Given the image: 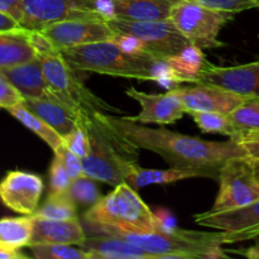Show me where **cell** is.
Instances as JSON below:
<instances>
[{"mask_svg":"<svg viewBox=\"0 0 259 259\" xmlns=\"http://www.w3.org/2000/svg\"><path fill=\"white\" fill-rule=\"evenodd\" d=\"M233 253L235 254H240V255H244V257L249 258V259H259V242L253 247L248 248L245 250H232Z\"/></svg>","mask_w":259,"mask_h":259,"instance_id":"obj_42","label":"cell"},{"mask_svg":"<svg viewBox=\"0 0 259 259\" xmlns=\"http://www.w3.org/2000/svg\"><path fill=\"white\" fill-rule=\"evenodd\" d=\"M35 219L68 220L77 218V206L68 191H51L47 200L32 214Z\"/></svg>","mask_w":259,"mask_h":259,"instance_id":"obj_26","label":"cell"},{"mask_svg":"<svg viewBox=\"0 0 259 259\" xmlns=\"http://www.w3.org/2000/svg\"><path fill=\"white\" fill-rule=\"evenodd\" d=\"M63 146L80 158L88 156L90 152V139L82 121L80 120L77 128L63 138Z\"/></svg>","mask_w":259,"mask_h":259,"instance_id":"obj_33","label":"cell"},{"mask_svg":"<svg viewBox=\"0 0 259 259\" xmlns=\"http://www.w3.org/2000/svg\"><path fill=\"white\" fill-rule=\"evenodd\" d=\"M90 139V152L82 158L85 176L118 186L126 182L129 172L138 164V151L106 120L105 113L81 116Z\"/></svg>","mask_w":259,"mask_h":259,"instance_id":"obj_2","label":"cell"},{"mask_svg":"<svg viewBox=\"0 0 259 259\" xmlns=\"http://www.w3.org/2000/svg\"><path fill=\"white\" fill-rule=\"evenodd\" d=\"M60 50L113 39L116 34L106 17H88L55 23L38 30Z\"/></svg>","mask_w":259,"mask_h":259,"instance_id":"obj_11","label":"cell"},{"mask_svg":"<svg viewBox=\"0 0 259 259\" xmlns=\"http://www.w3.org/2000/svg\"><path fill=\"white\" fill-rule=\"evenodd\" d=\"M28 257L23 254L20 250L9 249L3 245H0V259H27Z\"/></svg>","mask_w":259,"mask_h":259,"instance_id":"obj_41","label":"cell"},{"mask_svg":"<svg viewBox=\"0 0 259 259\" xmlns=\"http://www.w3.org/2000/svg\"><path fill=\"white\" fill-rule=\"evenodd\" d=\"M218 181L219 192L209 211L238 209L259 200V164L247 157L225 162Z\"/></svg>","mask_w":259,"mask_h":259,"instance_id":"obj_8","label":"cell"},{"mask_svg":"<svg viewBox=\"0 0 259 259\" xmlns=\"http://www.w3.org/2000/svg\"><path fill=\"white\" fill-rule=\"evenodd\" d=\"M94 181L95 180L88 176H82L72 180L68 192H70L72 199L76 201V204L93 206L94 204H96L101 199L98 186H96Z\"/></svg>","mask_w":259,"mask_h":259,"instance_id":"obj_31","label":"cell"},{"mask_svg":"<svg viewBox=\"0 0 259 259\" xmlns=\"http://www.w3.org/2000/svg\"><path fill=\"white\" fill-rule=\"evenodd\" d=\"M86 234L77 218L68 220L35 219L30 244L81 245Z\"/></svg>","mask_w":259,"mask_h":259,"instance_id":"obj_18","label":"cell"},{"mask_svg":"<svg viewBox=\"0 0 259 259\" xmlns=\"http://www.w3.org/2000/svg\"><path fill=\"white\" fill-rule=\"evenodd\" d=\"M34 229V218L24 215L22 218L0 219V245L9 249L20 250L29 247Z\"/></svg>","mask_w":259,"mask_h":259,"instance_id":"obj_23","label":"cell"},{"mask_svg":"<svg viewBox=\"0 0 259 259\" xmlns=\"http://www.w3.org/2000/svg\"><path fill=\"white\" fill-rule=\"evenodd\" d=\"M30 43L37 52L46 81L55 99L62 101L80 116L95 113L120 114V109L99 98L77 75L78 70L68 63L61 50L38 30H29Z\"/></svg>","mask_w":259,"mask_h":259,"instance_id":"obj_3","label":"cell"},{"mask_svg":"<svg viewBox=\"0 0 259 259\" xmlns=\"http://www.w3.org/2000/svg\"><path fill=\"white\" fill-rule=\"evenodd\" d=\"M83 218L94 229L110 228L124 233L148 234L168 228L126 182L114 187L110 194L90 206Z\"/></svg>","mask_w":259,"mask_h":259,"instance_id":"obj_6","label":"cell"},{"mask_svg":"<svg viewBox=\"0 0 259 259\" xmlns=\"http://www.w3.org/2000/svg\"><path fill=\"white\" fill-rule=\"evenodd\" d=\"M206 61L201 48L190 45L177 55L167 57L164 62L184 78L185 83H194L195 77Z\"/></svg>","mask_w":259,"mask_h":259,"instance_id":"obj_27","label":"cell"},{"mask_svg":"<svg viewBox=\"0 0 259 259\" xmlns=\"http://www.w3.org/2000/svg\"><path fill=\"white\" fill-rule=\"evenodd\" d=\"M23 29L24 28L14 18L4 14V13H0V32H18V30Z\"/></svg>","mask_w":259,"mask_h":259,"instance_id":"obj_40","label":"cell"},{"mask_svg":"<svg viewBox=\"0 0 259 259\" xmlns=\"http://www.w3.org/2000/svg\"><path fill=\"white\" fill-rule=\"evenodd\" d=\"M233 126L239 132L259 128V98H249L228 114Z\"/></svg>","mask_w":259,"mask_h":259,"instance_id":"obj_30","label":"cell"},{"mask_svg":"<svg viewBox=\"0 0 259 259\" xmlns=\"http://www.w3.org/2000/svg\"><path fill=\"white\" fill-rule=\"evenodd\" d=\"M201 227L224 230L229 237V244L259 237V200L245 206L225 211H205L194 217Z\"/></svg>","mask_w":259,"mask_h":259,"instance_id":"obj_12","label":"cell"},{"mask_svg":"<svg viewBox=\"0 0 259 259\" xmlns=\"http://www.w3.org/2000/svg\"><path fill=\"white\" fill-rule=\"evenodd\" d=\"M0 13L14 18L22 25L24 18V7L22 0H0Z\"/></svg>","mask_w":259,"mask_h":259,"instance_id":"obj_39","label":"cell"},{"mask_svg":"<svg viewBox=\"0 0 259 259\" xmlns=\"http://www.w3.org/2000/svg\"><path fill=\"white\" fill-rule=\"evenodd\" d=\"M174 89L179 94L186 109V114L189 111H215L230 114L240 104L249 99L219 86L205 83H190L186 86L181 83Z\"/></svg>","mask_w":259,"mask_h":259,"instance_id":"obj_16","label":"cell"},{"mask_svg":"<svg viewBox=\"0 0 259 259\" xmlns=\"http://www.w3.org/2000/svg\"><path fill=\"white\" fill-rule=\"evenodd\" d=\"M29 249L37 259H96L93 253L80 245L32 244Z\"/></svg>","mask_w":259,"mask_h":259,"instance_id":"obj_28","label":"cell"},{"mask_svg":"<svg viewBox=\"0 0 259 259\" xmlns=\"http://www.w3.org/2000/svg\"><path fill=\"white\" fill-rule=\"evenodd\" d=\"M50 189L51 191H68L70 185L72 182L70 174H68L66 164L63 162L60 153L55 152V157L50 166Z\"/></svg>","mask_w":259,"mask_h":259,"instance_id":"obj_32","label":"cell"},{"mask_svg":"<svg viewBox=\"0 0 259 259\" xmlns=\"http://www.w3.org/2000/svg\"><path fill=\"white\" fill-rule=\"evenodd\" d=\"M10 115L14 116L19 123H22L25 128L29 129L30 132L39 137L45 143L50 146L53 152L58 151L63 146V138L52 128L48 125L45 120L35 115L34 113L29 110L24 104H19L13 108L7 109Z\"/></svg>","mask_w":259,"mask_h":259,"instance_id":"obj_25","label":"cell"},{"mask_svg":"<svg viewBox=\"0 0 259 259\" xmlns=\"http://www.w3.org/2000/svg\"><path fill=\"white\" fill-rule=\"evenodd\" d=\"M104 235L121 238L144 250L156 254L159 259H217L229 258L223 245L229 244V237L224 230H201L166 228L162 232L139 234L124 233L110 228H96Z\"/></svg>","mask_w":259,"mask_h":259,"instance_id":"obj_4","label":"cell"},{"mask_svg":"<svg viewBox=\"0 0 259 259\" xmlns=\"http://www.w3.org/2000/svg\"><path fill=\"white\" fill-rule=\"evenodd\" d=\"M105 116L109 124L134 147L157 153L171 167L192 172L196 177L218 181L225 162L245 157L244 151L232 138L225 142L204 141L166 128H149L126 116L118 118L111 114Z\"/></svg>","mask_w":259,"mask_h":259,"instance_id":"obj_1","label":"cell"},{"mask_svg":"<svg viewBox=\"0 0 259 259\" xmlns=\"http://www.w3.org/2000/svg\"><path fill=\"white\" fill-rule=\"evenodd\" d=\"M56 152L60 153L61 157H62L63 162H65L66 164V168H67L71 179L75 180V179H78V177L85 176V172H83V166H82V158H80V157L76 156L75 153L68 151L65 146H62L58 151ZM53 153H55V152H53Z\"/></svg>","mask_w":259,"mask_h":259,"instance_id":"obj_38","label":"cell"},{"mask_svg":"<svg viewBox=\"0 0 259 259\" xmlns=\"http://www.w3.org/2000/svg\"><path fill=\"white\" fill-rule=\"evenodd\" d=\"M37 58L30 43L29 30L0 32V70L22 65Z\"/></svg>","mask_w":259,"mask_h":259,"instance_id":"obj_22","label":"cell"},{"mask_svg":"<svg viewBox=\"0 0 259 259\" xmlns=\"http://www.w3.org/2000/svg\"><path fill=\"white\" fill-rule=\"evenodd\" d=\"M113 42H115L124 52L131 53V55H149L148 50H147L146 45L142 42L139 38L134 37L132 34H126V33H116L113 37ZM154 58V57H153Z\"/></svg>","mask_w":259,"mask_h":259,"instance_id":"obj_37","label":"cell"},{"mask_svg":"<svg viewBox=\"0 0 259 259\" xmlns=\"http://www.w3.org/2000/svg\"><path fill=\"white\" fill-rule=\"evenodd\" d=\"M0 75L8 78L22 93L24 99L53 98L38 57L22 65L3 68Z\"/></svg>","mask_w":259,"mask_h":259,"instance_id":"obj_19","label":"cell"},{"mask_svg":"<svg viewBox=\"0 0 259 259\" xmlns=\"http://www.w3.org/2000/svg\"><path fill=\"white\" fill-rule=\"evenodd\" d=\"M61 52L76 70L129 80L158 82L163 67V61L124 52L111 39L65 48Z\"/></svg>","mask_w":259,"mask_h":259,"instance_id":"obj_5","label":"cell"},{"mask_svg":"<svg viewBox=\"0 0 259 259\" xmlns=\"http://www.w3.org/2000/svg\"><path fill=\"white\" fill-rule=\"evenodd\" d=\"M43 189V180L38 175L10 171L0 181V200L14 212L32 215L38 209Z\"/></svg>","mask_w":259,"mask_h":259,"instance_id":"obj_14","label":"cell"},{"mask_svg":"<svg viewBox=\"0 0 259 259\" xmlns=\"http://www.w3.org/2000/svg\"><path fill=\"white\" fill-rule=\"evenodd\" d=\"M108 23L115 33H126L139 38L149 55L159 61L177 55L191 45L169 19L133 20L110 15Z\"/></svg>","mask_w":259,"mask_h":259,"instance_id":"obj_9","label":"cell"},{"mask_svg":"<svg viewBox=\"0 0 259 259\" xmlns=\"http://www.w3.org/2000/svg\"><path fill=\"white\" fill-rule=\"evenodd\" d=\"M194 83L219 86L245 98H259V60L232 67H220L206 61Z\"/></svg>","mask_w":259,"mask_h":259,"instance_id":"obj_13","label":"cell"},{"mask_svg":"<svg viewBox=\"0 0 259 259\" xmlns=\"http://www.w3.org/2000/svg\"><path fill=\"white\" fill-rule=\"evenodd\" d=\"M196 2L214 8V9L233 13V14L259 8V0H196Z\"/></svg>","mask_w":259,"mask_h":259,"instance_id":"obj_35","label":"cell"},{"mask_svg":"<svg viewBox=\"0 0 259 259\" xmlns=\"http://www.w3.org/2000/svg\"><path fill=\"white\" fill-rule=\"evenodd\" d=\"M24 18L22 27L40 30L55 23L88 17H106L99 0H22Z\"/></svg>","mask_w":259,"mask_h":259,"instance_id":"obj_10","label":"cell"},{"mask_svg":"<svg viewBox=\"0 0 259 259\" xmlns=\"http://www.w3.org/2000/svg\"><path fill=\"white\" fill-rule=\"evenodd\" d=\"M235 14L218 10L196 0H179L169 12L168 19L181 32L191 45L206 48L223 47L218 35L227 23L233 20Z\"/></svg>","mask_w":259,"mask_h":259,"instance_id":"obj_7","label":"cell"},{"mask_svg":"<svg viewBox=\"0 0 259 259\" xmlns=\"http://www.w3.org/2000/svg\"><path fill=\"white\" fill-rule=\"evenodd\" d=\"M232 139L239 144L248 159L259 164V128L239 132Z\"/></svg>","mask_w":259,"mask_h":259,"instance_id":"obj_34","label":"cell"},{"mask_svg":"<svg viewBox=\"0 0 259 259\" xmlns=\"http://www.w3.org/2000/svg\"><path fill=\"white\" fill-rule=\"evenodd\" d=\"M187 179H196V175L184 171V169L174 168V167L168 169H147L137 164L129 172L126 177V184L131 185L133 189H142L149 185L174 184V182Z\"/></svg>","mask_w":259,"mask_h":259,"instance_id":"obj_24","label":"cell"},{"mask_svg":"<svg viewBox=\"0 0 259 259\" xmlns=\"http://www.w3.org/2000/svg\"><path fill=\"white\" fill-rule=\"evenodd\" d=\"M195 123L204 133H218L229 138L237 136V131L233 126L228 114L215 111H189Z\"/></svg>","mask_w":259,"mask_h":259,"instance_id":"obj_29","label":"cell"},{"mask_svg":"<svg viewBox=\"0 0 259 259\" xmlns=\"http://www.w3.org/2000/svg\"><path fill=\"white\" fill-rule=\"evenodd\" d=\"M24 101V96L19 90L10 82L8 78L0 75V108L9 109L19 105Z\"/></svg>","mask_w":259,"mask_h":259,"instance_id":"obj_36","label":"cell"},{"mask_svg":"<svg viewBox=\"0 0 259 259\" xmlns=\"http://www.w3.org/2000/svg\"><path fill=\"white\" fill-rule=\"evenodd\" d=\"M125 94L141 105V113L134 116H126L133 121L142 124H172L184 118L186 114L184 104L175 89L166 94H147L131 86Z\"/></svg>","mask_w":259,"mask_h":259,"instance_id":"obj_15","label":"cell"},{"mask_svg":"<svg viewBox=\"0 0 259 259\" xmlns=\"http://www.w3.org/2000/svg\"><path fill=\"white\" fill-rule=\"evenodd\" d=\"M32 113L52 126L62 138L75 131L81 116L62 101L53 98H27L23 101Z\"/></svg>","mask_w":259,"mask_h":259,"instance_id":"obj_17","label":"cell"},{"mask_svg":"<svg viewBox=\"0 0 259 259\" xmlns=\"http://www.w3.org/2000/svg\"><path fill=\"white\" fill-rule=\"evenodd\" d=\"M80 247L93 253L96 259H159L138 245L110 235L86 238Z\"/></svg>","mask_w":259,"mask_h":259,"instance_id":"obj_20","label":"cell"},{"mask_svg":"<svg viewBox=\"0 0 259 259\" xmlns=\"http://www.w3.org/2000/svg\"><path fill=\"white\" fill-rule=\"evenodd\" d=\"M179 0H110L111 15L133 20H164Z\"/></svg>","mask_w":259,"mask_h":259,"instance_id":"obj_21","label":"cell"}]
</instances>
